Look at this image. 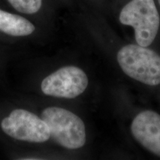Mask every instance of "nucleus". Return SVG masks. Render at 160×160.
<instances>
[{"label": "nucleus", "instance_id": "obj_7", "mask_svg": "<svg viewBox=\"0 0 160 160\" xmlns=\"http://www.w3.org/2000/svg\"><path fill=\"white\" fill-rule=\"evenodd\" d=\"M36 27L26 18L0 9V32L11 37H30Z\"/></svg>", "mask_w": 160, "mask_h": 160}, {"label": "nucleus", "instance_id": "obj_9", "mask_svg": "<svg viewBox=\"0 0 160 160\" xmlns=\"http://www.w3.org/2000/svg\"><path fill=\"white\" fill-rule=\"evenodd\" d=\"M158 2H159V5H160V0H158Z\"/></svg>", "mask_w": 160, "mask_h": 160}, {"label": "nucleus", "instance_id": "obj_3", "mask_svg": "<svg viewBox=\"0 0 160 160\" xmlns=\"http://www.w3.org/2000/svg\"><path fill=\"white\" fill-rule=\"evenodd\" d=\"M117 61L124 73L150 86L160 84V56L139 45L124 46L117 53Z\"/></svg>", "mask_w": 160, "mask_h": 160}, {"label": "nucleus", "instance_id": "obj_8", "mask_svg": "<svg viewBox=\"0 0 160 160\" xmlns=\"http://www.w3.org/2000/svg\"><path fill=\"white\" fill-rule=\"evenodd\" d=\"M8 2L15 10L25 14H34L42 5V0H8Z\"/></svg>", "mask_w": 160, "mask_h": 160}, {"label": "nucleus", "instance_id": "obj_4", "mask_svg": "<svg viewBox=\"0 0 160 160\" xmlns=\"http://www.w3.org/2000/svg\"><path fill=\"white\" fill-rule=\"evenodd\" d=\"M119 21L133 28L136 41L143 47H148L154 41L160 24L153 0H131L120 12Z\"/></svg>", "mask_w": 160, "mask_h": 160}, {"label": "nucleus", "instance_id": "obj_6", "mask_svg": "<svg viewBox=\"0 0 160 160\" xmlns=\"http://www.w3.org/2000/svg\"><path fill=\"white\" fill-rule=\"evenodd\" d=\"M131 132L138 142L160 157L159 114L152 111L141 112L132 122Z\"/></svg>", "mask_w": 160, "mask_h": 160}, {"label": "nucleus", "instance_id": "obj_1", "mask_svg": "<svg viewBox=\"0 0 160 160\" xmlns=\"http://www.w3.org/2000/svg\"><path fill=\"white\" fill-rule=\"evenodd\" d=\"M0 131L10 139L28 145H44L51 140L48 126L39 113L25 108H13L3 113Z\"/></svg>", "mask_w": 160, "mask_h": 160}, {"label": "nucleus", "instance_id": "obj_5", "mask_svg": "<svg viewBox=\"0 0 160 160\" xmlns=\"http://www.w3.org/2000/svg\"><path fill=\"white\" fill-rule=\"evenodd\" d=\"M88 83V77L82 69L66 65L46 74L40 81L39 89L46 97L71 99L82 94Z\"/></svg>", "mask_w": 160, "mask_h": 160}, {"label": "nucleus", "instance_id": "obj_2", "mask_svg": "<svg viewBox=\"0 0 160 160\" xmlns=\"http://www.w3.org/2000/svg\"><path fill=\"white\" fill-rule=\"evenodd\" d=\"M39 115L48 126L51 140L67 150H77L85 145L86 128L83 120L64 108L46 105Z\"/></svg>", "mask_w": 160, "mask_h": 160}]
</instances>
